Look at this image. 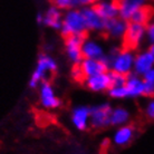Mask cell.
Segmentation results:
<instances>
[{"label": "cell", "instance_id": "obj_1", "mask_svg": "<svg viewBox=\"0 0 154 154\" xmlns=\"http://www.w3.org/2000/svg\"><path fill=\"white\" fill-rule=\"evenodd\" d=\"M84 32H87V27H86L82 10H78L76 8L68 10L63 17V36L67 37L70 35H78V34H84Z\"/></svg>", "mask_w": 154, "mask_h": 154}, {"label": "cell", "instance_id": "obj_2", "mask_svg": "<svg viewBox=\"0 0 154 154\" xmlns=\"http://www.w3.org/2000/svg\"><path fill=\"white\" fill-rule=\"evenodd\" d=\"M134 56L132 51L121 49L119 51H114L106 57L108 66L112 65L113 70L116 73L123 74V75H130L133 65H134Z\"/></svg>", "mask_w": 154, "mask_h": 154}, {"label": "cell", "instance_id": "obj_3", "mask_svg": "<svg viewBox=\"0 0 154 154\" xmlns=\"http://www.w3.org/2000/svg\"><path fill=\"white\" fill-rule=\"evenodd\" d=\"M145 29H146V26L130 21L127 23V28L123 35L122 49L128 50V51L136 49L145 36Z\"/></svg>", "mask_w": 154, "mask_h": 154}, {"label": "cell", "instance_id": "obj_4", "mask_svg": "<svg viewBox=\"0 0 154 154\" xmlns=\"http://www.w3.org/2000/svg\"><path fill=\"white\" fill-rule=\"evenodd\" d=\"M56 70H57V65L54 59H51L46 55H42L38 59L37 68L31 76L30 83H29L30 87H36V85L42 79L44 82H46L47 75L53 76L56 74Z\"/></svg>", "mask_w": 154, "mask_h": 154}, {"label": "cell", "instance_id": "obj_5", "mask_svg": "<svg viewBox=\"0 0 154 154\" xmlns=\"http://www.w3.org/2000/svg\"><path fill=\"white\" fill-rule=\"evenodd\" d=\"M64 38H65L66 51H67L69 59L74 64H81L84 58L82 47L87 38V32L78 34V35H70Z\"/></svg>", "mask_w": 154, "mask_h": 154}, {"label": "cell", "instance_id": "obj_6", "mask_svg": "<svg viewBox=\"0 0 154 154\" xmlns=\"http://www.w3.org/2000/svg\"><path fill=\"white\" fill-rule=\"evenodd\" d=\"M89 117H91V124L94 128H102L109 124V117L112 113V108L109 105L103 104L96 107L89 109Z\"/></svg>", "mask_w": 154, "mask_h": 154}, {"label": "cell", "instance_id": "obj_7", "mask_svg": "<svg viewBox=\"0 0 154 154\" xmlns=\"http://www.w3.org/2000/svg\"><path fill=\"white\" fill-rule=\"evenodd\" d=\"M82 70L84 73L86 79L88 77L95 76L98 74L106 73L108 68V63L106 60V57L103 59H91V58H86L84 60H82L79 64Z\"/></svg>", "mask_w": 154, "mask_h": 154}, {"label": "cell", "instance_id": "obj_8", "mask_svg": "<svg viewBox=\"0 0 154 154\" xmlns=\"http://www.w3.org/2000/svg\"><path fill=\"white\" fill-rule=\"evenodd\" d=\"M82 14L84 17L85 23L87 29H93V30H104L105 28V21L98 12L94 9L93 6H87L82 9Z\"/></svg>", "mask_w": 154, "mask_h": 154}, {"label": "cell", "instance_id": "obj_9", "mask_svg": "<svg viewBox=\"0 0 154 154\" xmlns=\"http://www.w3.org/2000/svg\"><path fill=\"white\" fill-rule=\"evenodd\" d=\"M93 7L105 21L119 17V7L114 0H98Z\"/></svg>", "mask_w": 154, "mask_h": 154}, {"label": "cell", "instance_id": "obj_10", "mask_svg": "<svg viewBox=\"0 0 154 154\" xmlns=\"http://www.w3.org/2000/svg\"><path fill=\"white\" fill-rule=\"evenodd\" d=\"M119 7V17L122 19L130 21L132 15L139 8L146 5L147 0H114Z\"/></svg>", "mask_w": 154, "mask_h": 154}, {"label": "cell", "instance_id": "obj_11", "mask_svg": "<svg viewBox=\"0 0 154 154\" xmlns=\"http://www.w3.org/2000/svg\"><path fill=\"white\" fill-rule=\"evenodd\" d=\"M153 67H154V59L147 50L146 51H143V53H140L134 58L133 68H134L135 74L139 75V76L140 75L143 76L144 74L146 73V72H149Z\"/></svg>", "mask_w": 154, "mask_h": 154}, {"label": "cell", "instance_id": "obj_12", "mask_svg": "<svg viewBox=\"0 0 154 154\" xmlns=\"http://www.w3.org/2000/svg\"><path fill=\"white\" fill-rule=\"evenodd\" d=\"M40 100L44 107L46 108H56L60 105V100L55 96L54 89L49 82L42 83V88H40Z\"/></svg>", "mask_w": 154, "mask_h": 154}, {"label": "cell", "instance_id": "obj_13", "mask_svg": "<svg viewBox=\"0 0 154 154\" xmlns=\"http://www.w3.org/2000/svg\"><path fill=\"white\" fill-rule=\"evenodd\" d=\"M85 83H86V86L94 92H100V91L111 88V81H109L108 73H102L95 76L88 77Z\"/></svg>", "mask_w": 154, "mask_h": 154}, {"label": "cell", "instance_id": "obj_14", "mask_svg": "<svg viewBox=\"0 0 154 154\" xmlns=\"http://www.w3.org/2000/svg\"><path fill=\"white\" fill-rule=\"evenodd\" d=\"M127 21L122 19L121 17H116L111 20H107L105 23L104 31L107 36H113V37H119L123 36L127 28Z\"/></svg>", "mask_w": 154, "mask_h": 154}, {"label": "cell", "instance_id": "obj_15", "mask_svg": "<svg viewBox=\"0 0 154 154\" xmlns=\"http://www.w3.org/2000/svg\"><path fill=\"white\" fill-rule=\"evenodd\" d=\"M125 87L128 93V97H137L144 95V82L139 75H127Z\"/></svg>", "mask_w": 154, "mask_h": 154}, {"label": "cell", "instance_id": "obj_16", "mask_svg": "<svg viewBox=\"0 0 154 154\" xmlns=\"http://www.w3.org/2000/svg\"><path fill=\"white\" fill-rule=\"evenodd\" d=\"M62 10L51 5V7L48 8L47 11L45 12V15H44V21H42V23H45L46 26L54 28V29H59V28H62Z\"/></svg>", "mask_w": 154, "mask_h": 154}, {"label": "cell", "instance_id": "obj_17", "mask_svg": "<svg viewBox=\"0 0 154 154\" xmlns=\"http://www.w3.org/2000/svg\"><path fill=\"white\" fill-rule=\"evenodd\" d=\"M153 15H154L153 8L151 7L150 5H144V6H142L141 8H139V9H137L133 15H132L130 21L146 26L147 23L152 20Z\"/></svg>", "mask_w": 154, "mask_h": 154}, {"label": "cell", "instance_id": "obj_18", "mask_svg": "<svg viewBox=\"0 0 154 154\" xmlns=\"http://www.w3.org/2000/svg\"><path fill=\"white\" fill-rule=\"evenodd\" d=\"M89 111L87 107H77L74 109L73 114H72V119H73L74 125L78 128V130H85L87 127V119L89 117Z\"/></svg>", "mask_w": 154, "mask_h": 154}, {"label": "cell", "instance_id": "obj_19", "mask_svg": "<svg viewBox=\"0 0 154 154\" xmlns=\"http://www.w3.org/2000/svg\"><path fill=\"white\" fill-rule=\"evenodd\" d=\"M82 51L85 58H91V59H103L104 58L103 49L94 42H85L82 47Z\"/></svg>", "mask_w": 154, "mask_h": 154}, {"label": "cell", "instance_id": "obj_20", "mask_svg": "<svg viewBox=\"0 0 154 154\" xmlns=\"http://www.w3.org/2000/svg\"><path fill=\"white\" fill-rule=\"evenodd\" d=\"M134 136V126L126 125L121 127L114 135V142L117 145H126L131 142Z\"/></svg>", "mask_w": 154, "mask_h": 154}, {"label": "cell", "instance_id": "obj_21", "mask_svg": "<svg viewBox=\"0 0 154 154\" xmlns=\"http://www.w3.org/2000/svg\"><path fill=\"white\" fill-rule=\"evenodd\" d=\"M144 82V95L146 97L154 96V67L143 75Z\"/></svg>", "mask_w": 154, "mask_h": 154}, {"label": "cell", "instance_id": "obj_22", "mask_svg": "<svg viewBox=\"0 0 154 154\" xmlns=\"http://www.w3.org/2000/svg\"><path fill=\"white\" fill-rule=\"evenodd\" d=\"M128 112L124 108H117L115 111H112L111 117H109V124L112 125H121L127 122L128 119Z\"/></svg>", "mask_w": 154, "mask_h": 154}, {"label": "cell", "instance_id": "obj_23", "mask_svg": "<svg viewBox=\"0 0 154 154\" xmlns=\"http://www.w3.org/2000/svg\"><path fill=\"white\" fill-rule=\"evenodd\" d=\"M51 4L60 10L68 11L79 6V0H51Z\"/></svg>", "mask_w": 154, "mask_h": 154}, {"label": "cell", "instance_id": "obj_24", "mask_svg": "<svg viewBox=\"0 0 154 154\" xmlns=\"http://www.w3.org/2000/svg\"><path fill=\"white\" fill-rule=\"evenodd\" d=\"M109 81H111V87H119V86H125L127 81V75L116 73V72H109L108 73Z\"/></svg>", "mask_w": 154, "mask_h": 154}, {"label": "cell", "instance_id": "obj_25", "mask_svg": "<svg viewBox=\"0 0 154 154\" xmlns=\"http://www.w3.org/2000/svg\"><path fill=\"white\" fill-rule=\"evenodd\" d=\"M72 76L76 82H78L79 84H84L86 82V77H85L83 70H82L79 64H75L73 66V69H72Z\"/></svg>", "mask_w": 154, "mask_h": 154}, {"label": "cell", "instance_id": "obj_26", "mask_svg": "<svg viewBox=\"0 0 154 154\" xmlns=\"http://www.w3.org/2000/svg\"><path fill=\"white\" fill-rule=\"evenodd\" d=\"M109 91V95L115 98H124V97H128V93L125 86H119V87H111L108 89Z\"/></svg>", "mask_w": 154, "mask_h": 154}, {"label": "cell", "instance_id": "obj_27", "mask_svg": "<svg viewBox=\"0 0 154 154\" xmlns=\"http://www.w3.org/2000/svg\"><path fill=\"white\" fill-rule=\"evenodd\" d=\"M145 36L149 39L151 45H154V20L150 21L146 25V29H145Z\"/></svg>", "mask_w": 154, "mask_h": 154}, {"label": "cell", "instance_id": "obj_28", "mask_svg": "<svg viewBox=\"0 0 154 154\" xmlns=\"http://www.w3.org/2000/svg\"><path fill=\"white\" fill-rule=\"evenodd\" d=\"M145 115L147 116V119H154V100H150L147 103L146 107H145Z\"/></svg>", "mask_w": 154, "mask_h": 154}, {"label": "cell", "instance_id": "obj_29", "mask_svg": "<svg viewBox=\"0 0 154 154\" xmlns=\"http://www.w3.org/2000/svg\"><path fill=\"white\" fill-rule=\"evenodd\" d=\"M97 1H98V0H79V5L87 7V6H93V5H95Z\"/></svg>", "mask_w": 154, "mask_h": 154}, {"label": "cell", "instance_id": "obj_30", "mask_svg": "<svg viewBox=\"0 0 154 154\" xmlns=\"http://www.w3.org/2000/svg\"><path fill=\"white\" fill-rule=\"evenodd\" d=\"M147 51H149V53H150V54H151V56H152V57H153V59H154V45H151V46H150V48H149V49H147Z\"/></svg>", "mask_w": 154, "mask_h": 154}, {"label": "cell", "instance_id": "obj_31", "mask_svg": "<svg viewBox=\"0 0 154 154\" xmlns=\"http://www.w3.org/2000/svg\"><path fill=\"white\" fill-rule=\"evenodd\" d=\"M151 1H154V0H151Z\"/></svg>", "mask_w": 154, "mask_h": 154}]
</instances>
